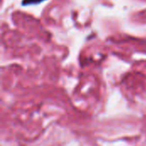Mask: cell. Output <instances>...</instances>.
<instances>
[{
    "instance_id": "cell-1",
    "label": "cell",
    "mask_w": 146,
    "mask_h": 146,
    "mask_svg": "<svg viewBox=\"0 0 146 146\" xmlns=\"http://www.w3.org/2000/svg\"><path fill=\"white\" fill-rule=\"evenodd\" d=\"M44 0H22L21 2V4L23 6H26V5H31V4H38L39 3H42L44 2Z\"/></svg>"
}]
</instances>
